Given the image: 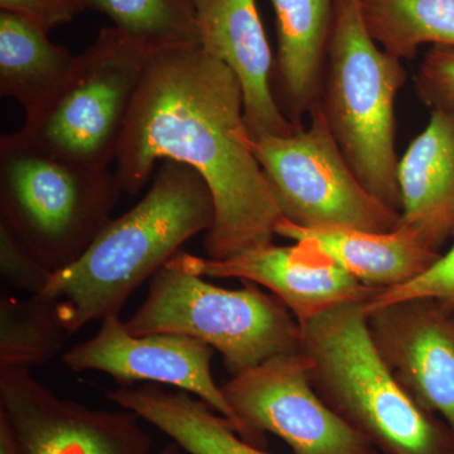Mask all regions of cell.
Here are the masks:
<instances>
[{
  "instance_id": "28",
  "label": "cell",
  "mask_w": 454,
  "mask_h": 454,
  "mask_svg": "<svg viewBox=\"0 0 454 454\" xmlns=\"http://www.w3.org/2000/svg\"><path fill=\"white\" fill-rule=\"evenodd\" d=\"M184 450L176 444L175 442H170L169 444L164 446L162 450H158L157 454H184Z\"/></svg>"
},
{
  "instance_id": "24",
  "label": "cell",
  "mask_w": 454,
  "mask_h": 454,
  "mask_svg": "<svg viewBox=\"0 0 454 454\" xmlns=\"http://www.w3.org/2000/svg\"><path fill=\"white\" fill-rule=\"evenodd\" d=\"M0 273L5 282L31 295L41 294L53 274L35 258L4 221H0Z\"/></svg>"
},
{
  "instance_id": "14",
  "label": "cell",
  "mask_w": 454,
  "mask_h": 454,
  "mask_svg": "<svg viewBox=\"0 0 454 454\" xmlns=\"http://www.w3.org/2000/svg\"><path fill=\"white\" fill-rule=\"evenodd\" d=\"M186 259L200 276L236 278L264 286L286 304L300 325L340 304H367L381 292L365 286L337 265L306 258L295 245H262L223 260L190 254H186Z\"/></svg>"
},
{
  "instance_id": "9",
  "label": "cell",
  "mask_w": 454,
  "mask_h": 454,
  "mask_svg": "<svg viewBox=\"0 0 454 454\" xmlns=\"http://www.w3.org/2000/svg\"><path fill=\"white\" fill-rule=\"evenodd\" d=\"M221 387L245 426L277 435L294 454H379L317 394L301 351L269 358Z\"/></svg>"
},
{
  "instance_id": "21",
  "label": "cell",
  "mask_w": 454,
  "mask_h": 454,
  "mask_svg": "<svg viewBox=\"0 0 454 454\" xmlns=\"http://www.w3.org/2000/svg\"><path fill=\"white\" fill-rule=\"evenodd\" d=\"M67 331L56 307L43 295L26 300L3 293L0 298V369L46 365L64 348Z\"/></svg>"
},
{
  "instance_id": "26",
  "label": "cell",
  "mask_w": 454,
  "mask_h": 454,
  "mask_svg": "<svg viewBox=\"0 0 454 454\" xmlns=\"http://www.w3.org/2000/svg\"><path fill=\"white\" fill-rule=\"evenodd\" d=\"M0 7L49 32L70 22L85 5L82 0H0Z\"/></svg>"
},
{
  "instance_id": "20",
  "label": "cell",
  "mask_w": 454,
  "mask_h": 454,
  "mask_svg": "<svg viewBox=\"0 0 454 454\" xmlns=\"http://www.w3.org/2000/svg\"><path fill=\"white\" fill-rule=\"evenodd\" d=\"M370 35L385 52L413 59L422 44L454 49V0H358Z\"/></svg>"
},
{
  "instance_id": "23",
  "label": "cell",
  "mask_w": 454,
  "mask_h": 454,
  "mask_svg": "<svg viewBox=\"0 0 454 454\" xmlns=\"http://www.w3.org/2000/svg\"><path fill=\"white\" fill-rule=\"evenodd\" d=\"M413 298H432L454 306V243L446 254H441L434 264L430 265L420 276L403 286L379 292L366 304V312Z\"/></svg>"
},
{
  "instance_id": "10",
  "label": "cell",
  "mask_w": 454,
  "mask_h": 454,
  "mask_svg": "<svg viewBox=\"0 0 454 454\" xmlns=\"http://www.w3.org/2000/svg\"><path fill=\"white\" fill-rule=\"evenodd\" d=\"M94 337L68 349L64 363L73 372H106L124 385L136 381L167 384L193 394L231 423L244 441L262 448L264 435L245 426L214 380L215 349L202 340L182 334L136 336L119 315L103 319Z\"/></svg>"
},
{
  "instance_id": "1",
  "label": "cell",
  "mask_w": 454,
  "mask_h": 454,
  "mask_svg": "<svg viewBox=\"0 0 454 454\" xmlns=\"http://www.w3.org/2000/svg\"><path fill=\"white\" fill-rule=\"evenodd\" d=\"M114 160L129 195L145 186L158 160L201 176L215 206L203 241L208 259L273 243L284 220L250 146L240 82L199 44L149 57Z\"/></svg>"
},
{
  "instance_id": "16",
  "label": "cell",
  "mask_w": 454,
  "mask_h": 454,
  "mask_svg": "<svg viewBox=\"0 0 454 454\" xmlns=\"http://www.w3.org/2000/svg\"><path fill=\"white\" fill-rule=\"evenodd\" d=\"M402 211L397 226L411 229L439 252L454 238V109L432 110L397 166Z\"/></svg>"
},
{
  "instance_id": "17",
  "label": "cell",
  "mask_w": 454,
  "mask_h": 454,
  "mask_svg": "<svg viewBox=\"0 0 454 454\" xmlns=\"http://www.w3.org/2000/svg\"><path fill=\"white\" fill-rule=\"evenodd\" d=\"M277 18L273 91L284 115L303 127L321 101L337 0H270Z\"/></svg>"
},
{
  "instance_id": "18",
  "label": "cell",
  "mask_w": 454,
  "mask_h": 454,
  "mask_svg": "<svg viewBox=\"0 0 454 454\" xmlns=\"http://www.w3.org/2000/svg\"><path fill=\"white\" fill-rule=\"evenodd\" d=\"M107 399L168 435L188 454H270L244 441L223 415L186 391L154 384L107 391Z\"/></svg>"
},
{
  "instance_id": "11",
  "label": "cell",
  "mask_w": 454,
  "mask_h": 454,
  "mask_svg": "<svg viewBox=\"0 0 454 454\" xmlns=\"http://www.w3.org/2000/svg\"><path fill=\"white\" fill-rule=\"evenodd\" d=\"M0 409L25 454H151L138 415L62 399L27 369H0Z\"/></svg>"
},
{
  "instance_id": "4",
  "label": "cell",
  "mask_w": 454,
  "mask_h": 454,
  "mask_svg": "<svg viewBox=\"0 0 454 454\" xmlns=\"http://www.w3.org/2000/svg\"><path fill=\"white\" fill-rule=\"evenodd\" d=\"M405 82L402 61L370 35L358 0H337L321 107L360 184L399 212L395 100Z\"/></svg>"
},
{
  "instance_id": "22",
  "label": "cell",
  "mask_w": 454,
  "mask_h": 454,
  "mask_svg": "<svg viewBox=\"0 0 454 454\" xmlns=\"http://www.w3.org/2000/svg\"><path fill=\"white\" fill-rule=\"evenodd\" d=\"M106 14L115 28L152 52L199 44L192 0H82ZM200 46V44H199Z\"/></svg>"
},
{
  "instance_id": "27",
  "label": "cell",
  "mask_w": 454,
  "mask_h": 454,
  "mask_svg": "<svg viewBox=\"0 0 454 454\" xmlns=\"http://www.w3.org/2000/svg\"><path fill=\"white\" fill-rule=\"evenodd\" d=\"M0 454H25L7 414L0 409Z\"/></svg>"
},
{
  "instance_id": "19",
  "label": "cell",
  "mask_w": 454,
  "mask_h": 454,
  "mask_svg": "<svg viewBox=\"0 0 454 454\" xmlns=\"http://www.w3.org/2000/svg\"><path fill=\"white\" fill-rule=\"evenodd\" d=\"M77 57L57 46L25 18L0 13V94L16 98L26 119L42 112L65 88Z\"/></svg>"
},
{
  "instance_id": "7",
  "label": "cell",
  "mask_w": 454,
  "mask_h": 454,
  "mask_svg": "<svg viewBox=\"0 0 454 454\" xmlns=\"http://www.w3.org/2000/svg\"><path fill=\"white\" fill-rule=\"evenodd\" d=\"M152 53L116 28L104 29L77 56L62 91L17 136L68 162L109 168Z\"/></svg>"
},
{
  "instance_id": "2",
  "label": "cell",
  "mask_w": 454,
  "mask_h": 454,
  "mask_svg": "<svg viewBox=\"0 0 454 454\" xmlns=\"http://www.w3.org/2000/svg\"><path fill=\"white\" fill-rule=\"evenodd\" d=\"M210 188L195 169L164 160L138 205L101 230L70 267L56 271L41 295L52 301L68 334L119 315L191 238L211 229Z\"/></svg>"
},
{
  "instance_id": "15",
  "label": "cell",
  "mask_w": 454,
  "mask_h": 454,
  "mask_svg": "<svg viewBox=\"0 0 454 454\" xmlns=\"http://www.w3.org/2000/svg\"><path fill=\"white\" fill-rule=\"evenodd\" d=\"M276 234L294 241L306 258L337 265L380 291L411 282L441 256L403 226L372 232L349 227H300L283 220Z\"/></svg>"
},
{
  "instance_id": "12",
  "label": "cell",
  "mask_w": 454,
  "mask_h": 454,
  "mask_svg": "<svg viewBox=\"0 0 454 454\" xmlns=\"http://www.w3.org/2000/svg\"><path fill=\"white\" fill-rule=\"evenodd\" d=\"M373 342L420 408L441 415L454 442V306L413 298L367 312Z\"/></svg>"
},
{
  "instance_id": "13",
  "label": "cell",
  "mask_w": 454,
  "mask_h": 454,
  "mask_svg": "<svg viewBox=\"0 0 454 454\" xmlns=\"http://www.w3.org/2000/svg\"><path fill=\"white\" fill-rule=\"evenodd\" d=\"M200 47L240 82L250 139L298 129L278 106L274 59L255 0H192ZM301 128V127H300Z\"/></svg>"
},
{
  "instance_id": "5",
  "label": "cell",
  "mask_w": 454,
  "mask_h": 454,
  "mask_svg": "<svg viewBox=\"0 0 454 454\" xmlns=\"http://www.w3.org/2000/svg\"><path fill=\"white\" fill-rule=\"evenodd\" d=\"M225 289L190 268L176 254L151 279L142 306L125 322L136 336L182 334L219 351L231 376L269 358L301 351V330L291 310L258 284Z\"/></svg>"
},
{
  "instance_id": "25",
  "label": "cell",
  "mask_w": 454,
  "mask_h": 454,
  "mask_svg": "<svg viewBox=\"0 0 454 454\" xmlns=\"http://www.w3.org/2000/svg\"><path fill=\"white\" fill-rule=\"evenodd\" d=\"M418 98L430 110L454 109V49L434 46L415 74Z\"/></svg>"
},
{
  "instance_id": "6",
  "label": "cell",
  "mask_w": 454,
  "mask_h": 454,
  "mask_svg": "<svg viewBox=\"0 0 454 454\" xmlns=\"http://www.w3.org/2000/svg\"><path fill=\"white\" fill-rule=\"evenodd\" d=\"M121 191L109 168L61 160L16 133L0 139L2 221L52 273L88 250Z\"/></svg>"
},
{
  "instance_id": "8",
  "label": "cell",
  "mask_w": 454,
  "mask_h": 454,
  "mask_svg": "<svg viewBox=\"0 0 454 454\" xmlns=\"http://www.w3.org/2000/svg\"><path fill=\"white\" fill-rule=\"evenodd\" d=\"M309 118V127L291 136L250 139L283 219L300 227L396 229L400 212L360 184L331 133L321 101Z\"/></svg>"
},
{
  "instance_id": "3",
  "label": "cell",
  "mask_w": 454,
  "mask_h": 454,
  "mask_svg": "<svg viewBox=\"0 0 454 454\" xmlns=\"http://www.w3.org/2000/svg\"><path fill=\"white\" fill-rule=\"evenodd\" d=\"M365 307L340 304L301 325L317 394L379 454H454L444 420L420 408L385 363Z\"/></svg>"
}]
</instances>
